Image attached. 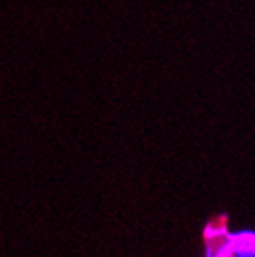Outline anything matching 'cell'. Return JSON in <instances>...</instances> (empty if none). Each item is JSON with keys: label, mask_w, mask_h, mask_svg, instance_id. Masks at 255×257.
Listing matches in <instances>:
<instances>
[{"label": "cell", "mask_w": 255, "mask_h": 257, "mask_svg": "<svg viewBox=\"0 0 255 257\" xmlns=\"http://www.w3.org/2000/svg\"><path fill=\"white\" fill-rule=\"evenodd\" d=\"M216 257H234V252H232V245H227L223 248H219Z\"/></svg>", "instance_id": "obj_1"}]
</instances>
